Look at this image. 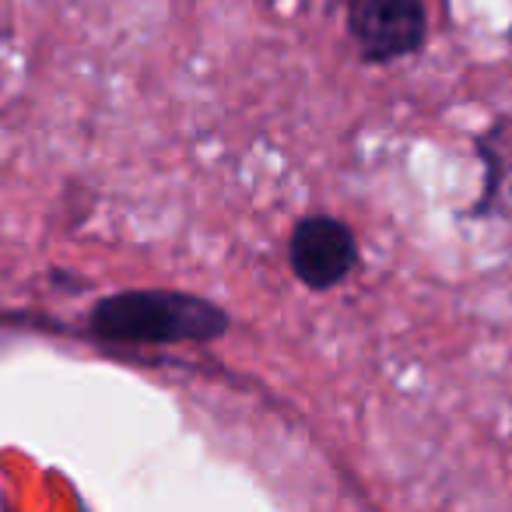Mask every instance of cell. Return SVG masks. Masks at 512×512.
I'll list each match as a JSON object with an SVG mask.
<instances>
[{
    "label": "cell",
    "instance_id": "6da1fadb",
    "mask_svg": "<svg viewBox=\"0 0 512 512\" xmlns=\"http://www.w3.org/2000/svg\"><path fill=\"white\" fill-rule=\"evenodd\" d=\"M88 323L116 344H207L228 330V313L186 292H120L102 299Z\"/></svg>",
    "mask_w": 512,
    "mask_h": 512
},
{
    "label": "cell",
    "instance_id": "3957f363",
    "mask_svg": "<svg viewBox=\"0 0 512 512\" xmlns=\"http://www.w3.org/2000/svg\"><path fill=\"white\" fill-rule=\"evenodd\" d=\"M288 260L295 278L313 292L337 288L358 264L355 232L341 218L330 214H309L295 225L288 239Z\"/></svg>",
    "mask_w": 512,
    "mask_h": 512
},
{
    "label": "cell",
    "instance_id": "7a4b0ae2",
    "mask_svg": "<svg viewBox=\"0 0 512 512\" xmlns=\"http://www.w3.org/2000/svg\"><path fill=\"white\" fill-rule=\"evenodd\" d=\"M348 32L369 64H393L425 46V0H351Z\"/></svg>",
    "mask_w": 512,
    "mask_h": 512
}]
</instances>
